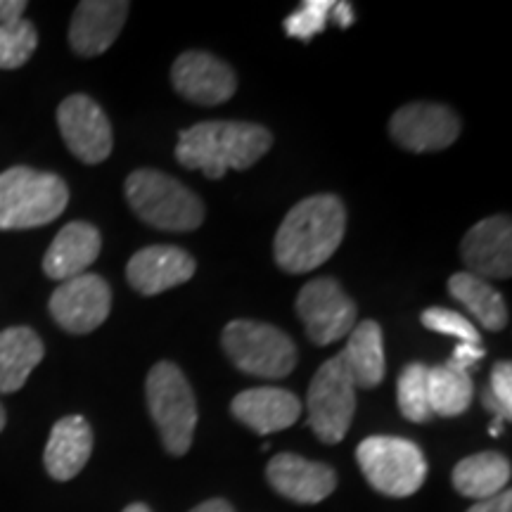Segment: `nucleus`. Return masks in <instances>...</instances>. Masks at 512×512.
I'll use <instances>...</instances> for the list:
<instances>
[{
	"instance_id": "f257e3e1",
	"label": "nucleus",
	"mask_w": 512,
	"mask_h": 512,
	"mask_svg": "<svg viewBox=\"0 0 512 512\" xmlns=\"http://www.w3.org/2000/svg\"><path fill=\"white\" fill-rule=\"evenodd\" d=\"M347 230V209L335 195H313L287 211L273 240L275 264L302 275L323 266Z\"/></svg>"
},
{
	"instance_id": "f03ea898",
	"label": "nucleus",
	"mask_w": 512,
	"mask_h": 512,
	"mask_svg": "<svg viewBox=\"0 0 512 512\" xmlns=\"http://www.w3.org/2000/svg\"><path fill=\"white\" fill-rule=\"evenodd\" d=\"M273 136L249 121H200L178 138L176 159L185 169L219 181L226 171L249 169L271 150Z\"/></svg>"
},
{
	"instance_id": "7ed1b4c3",
	"label": "nucleus",
	"mask_w": 512,
	"mask_h": 512,
	"mask_svg": "<svg viewBox=\"0 0 512 512\" xmlns=\"http://www.w3.org/2000/svg\"><path fill=\"white\" fill-rule=\"evenodd\" d=\"M69 204V188L60 176L29 166L0 174V230H27L60 219Z\"/></svg>"
},
{
	"instance_id": "20e7f679",
	"label": "nucleus",
	"mask_w": 512,
	"mask_h": 512,
	"mask_svg": "<svg viewBox=\"0 0 512 512\" xmlns=\"http://www.w3.org/2000/svg\"><path fill=\"white\" fill-rule=\"evenodd\" d=\"M126 200L138 219L157 230L188 233L204 221V204L174 176L155 169H138L126 181Z\"/></svg>"
},
{
	"instance_id": "39448f33",
	"label": "nucleus",
	"mask_w": 512,
	"mask_h": 512,
	"mask_svg": "<svg viewBox=\"0 0 512 512\" xmlns=\"http://www.w3.org/2000/svg\"><path fill=\"white\" fill-rule=\"evenodd\" d=\"M147 406L166 451L185 456L197 427V401L181 368L162 361L147 375Z\"/></svg>"
},
{
	"instance_id": "423d86ee",
	"label": "nucleus",
	"mask_w": 512,
	"mask_h": 512,
	"mask_svg": "<svg viewBox=\"0 0 512 512\" xmlns=\"http://www.w3.org/2000/svg\"><path fill=\"white\" fill-rule=\"evenodd\" d=\"M230 361L247 375L280 380L297 366V349L283 330L259 320H233L221 335Z\"/></svg>"
},
{
	"instance_id": "0eeeda50",
	"label": "nucleus",
	"mask_w": 512,
	"mask_h": 512,
	"mask_svg": "<svg viewBox=\"0 0 512 512\" xmlns=\"http://www.w3.org/2000/svg\"><path fill=\"white\" fill-rule=\"evenodd\" d=\"M356 460L373 489L384 496L406 498L425 484L427 460L413 441L401 437H368L356 448Z\"/></svg>"
},
{
	"instance_id": "6e6552de",
	"label": "nucleus",
	"mask_w": 512,
	"mask_h": 512,
	"mask_svg": "<svg viewBox=\"0 0 512 512\" xmlns=\"http://www.w3.org/2000/svg\"><path fill=\"white\" fill-rule=\"evenodd\" d=\"M309 427L325 444L347 437L356 413V384L342 354L332 356L316 370L306 396Z\"/></svg>"
},
{
	"instance_id": "1a4fd4ad",
	"label": "nucleus",
	"mask_w": 512,
	"mask_h": 512,
	"mask_svg": "<svg viewBox=\"0 0 512 512\" xmlns=\"http://www.w3.org/2000/svg\"><path fill=\"white\" fill-rule=\"evenodd\" d=\"M297 316L302 318L311 342L318 347H328L337 339L349 337V332L354 330L356 304L337 280L316 278L299 292Z\"/></svg>"
},
{
	"instance_id": "9d476101",
	"label": "nucleus",
	"mask_w": 512,
	"mask_h": 512,
	"mask_svg": "<svg viewBox=\"0 0 512 512\" xmlns=\"http://www.w3.org/2000/svg\"><path fill=\"white\" fill-rule=\"evenodd\" d=\"M110 309V285L95 273H81L72 280H64L50 297V316L72 335H88L98 330L110 316Z\"/></svg>"
},
{
	"instance_id": "9b49d317",
	"label": "nucleus",
	"mask_w": 512,
	"mask_h": 512,
	"mask_svg": "<svg viewBox=\"0 0 512 512\" xmlns=\"http://www.w3.org/2000/svg\"><path fill=\"white\" fill-rule=\"evenodd\" d=\"M57 126L69 152L83 164H100L112 155V126L102 107L88 95H69L57 107Z\"/></svg>"
},
{
	"instance_id": "f8f14e48",
	"label": "nucleus",
	"mask_w": 512,
	"mask_h": 512,
	"mask_svg": "<svg viewBox=\"0 0 512 512\" xmlns=\"http://www.w3.org/2000/svg\"><path fill=\"white\" fill-rule=\"evenodd\" d=\"M389 133L408 152L446 150L460 136V119L437 102H411L396 110Z\"/></svg>"
},
{
	"instance_id": "ddd939ff",
	"label": "nucleus",
	"mask_w": 512,
	"mask_h": 512,
	"mask_svg": "<svg viewBox=\"0 0 512 512\" xmlns=\"http://www.w3.org/2000/svg\"><path fill=\"white\" fill-rule=\"evenodd\" d=\"M171 81L178 95L195 105L214 107L230 100L238 91V76L219 57L188 50L171 67Z\"/></svg>"
},
{
	"instance_id": "4468645a",
	"label": "nucleus",
	"mask_w": 512,
	"mask_h": 512,
	"mask_svg": "<svg viewBox=\"0 0 512 512\" xmlns=\"http://www.w3.org/2000/svg\"><path fill=\"white\" fill-rule=\"evenodd\" d=\"M467 273L477 278L505 280L512 273V223L508 216H491L465 233L460 245Z\"/></svg>"
},
{
	"instance_id": "2eb2a0df",
	"label": "nucleus",
	"mask_w": 512,
	"mask_h": 512,
	"mask_svg": "<svg viewBox=\"0 0 512 512\" xmlns=\"http://www.w3.org/2000/svg\"><path fill=\"white\" fill-rule=\"evenodd\" d=\"M197 264L185 249L171 245H152L131 256L126 278L133 290L143 297H155L171 287H178L195 275Z\"/></svg>"
},
{
	"instance_id": "dca6fc26",
	"label": "nucleus",
	"mask_w": 512,
	"mask_h": 512,
	"mask_svg": "<svg viewBox=\"0 0 512 512\" xmlns=\"http://www.w3.org/2000/svg\"><path fill=\"white\" fill-rule=\"evenodd\" d=\"M268 482L280 496L294 503L313 505L325 501L335 491L337 475L325 463H313L297 453H278L268 463Z\"/></svg>"
},
{
	"instance_id": "f3484780",
	"label": "nucleus",
	"mask_w": 512,
	"mask_h": 512,
	"mask_svg": "<svg viewBox=\"0 0 512 512\" xmlns=\"http://www.w3.org/2000/svg\"><path fill=\"white\" fill-rule=\"evenodd\" d=\"M131 5L121 0H83L76 5L72 27H69V43L74 53L81 57L102 55L117 41L124 29Z\"/></svg>"
},
{
	"instance_id": "a211bd4d",
	"label": "nucleus",
	"mask_w": 512,
	"mask_h": 512,
	"mask_svg": "<svg viewBox=\"0 0 512 512\" xmlns=\"http://www.w3.org/2000/svg\"><path fill=\"white\" fill-rule=\"evenodd\" d=\"M230 411L242 425L256 434H273L292 427L302 415V401L297 394L278 387H256L238 394Z\"/></svg>"
},
{
	"instance_id": "6ab92c4d",
	"label": "nucleus",
	"mask_w": 512,
	"mask_h": 512,
	"mask_svg": "<svg viewBox=\"0 0 512 512\" xmlns=\"http://www.w3.org/2000/svg\"><path fill=\"white\" fill-rule=\"evenodd\" d=\"M100 249L102 238L98 228L83 221L67 223L43 256V271L48 278L62 280V283L72 280L86 273V268L100 256Z\"/></svg>"
},
{
	"instance_id": "aec40b11",
	"label": "nucleus",
	"mask_w": 512,
	"mask_h": 512,
	"mask_svg": "<svg viewBox=\"0 0 512 512\" xmlns=\"http://www.w3.org/2000/svg\"><path fill=\"white\" fill-rule=\"evenodd\" d=\"M91 453V425L81 415H67V418L55 422L46 453H43V463H46L50 477L57 479V482H67V479H74L86 467Z\"/></svg>"
},
{
	"instance_id": "412c9836",
	"label": "nucleus",
	"mask_w": 512,
	"mask_h": 512,
	"mask_svg": "<svg viewBox=\"0 0 512 512\" xmlns=\"http://www.w3.org/2000/svg\"><path fill=\"white\" fill-rule=\"evenodd\" d=\"M46 356L41 337L31 328L0 332V392L15 394L27 384L31 370Z\"/></svg>"
},
{
	"instance_id": "4be33fe9",
	"label": "nucleus",
	"mask_w": 512,
	"mask_h": 512,
	"mask_svg": "<svg viewBox=\"0 0 512 512\" xmlns=\"http://www.w3.org/2000/svg\"><path fill=\"white\" fill-rule=\"evenodd\" d=\"M510 460L496 451L475 453V456L460 460L453 467V486L460 496L486 501L503 494L505 484L510 482Z\"/></svg>"
},
{
	"instance_id": "5701e85b",
	"label": "nucleus",
	"mask_w": 512,
	"mask_h": 512,
	"mask_svg": "<svg viewBox=\"0 0 512 512\" xmlns=\"http://www.w3.org/2000/svg\"><path fill=\"white\" fill-rule=\"evenodd\" d=\"M342 358L356 387L375 389L384 380V339L380 325L375 320L354 325Z\"/></svg>"
},
{
	"instance_id": "b1692460",
	"label": "nucleus",
	"mask_w": 512,
	"mask_h": 512,
	"mask_svg": "<svg viewBox=\"0 0 512 512\" xmlns=\"http://www.w3.org/2000/svg\"><path fill=\"white\" fill-rule=\"evenodd\" d=\"M448 292L458 299L477 323L489 332H501L508 325V306L503 294L472 273H456L448 280Z\"/></svg>"
},
{
	"instance_id": "393cba45",
	"label": "nucleus",
	"mask_w": 512,
	"mask_h": 512,
	"mask_svg": "<svg viewBox=\"0 0 512 512\" xmlns=\"http://www.w3.org/2000/svg\"><path fill=\"white\" fill-rule=\"evenodd\" d=\"M427 394H430L432 415L456 418L470 408L475 384L467 370L444 363V366L427 368Z\"/></svg>"
},
{
	"instance_id": "a878e982",
	"label": "nucleus",
	"mask_w": 512,
	"mask_h": 512,
	"mask_svg": "<svg viewBox=\"0 0 512 512\" xmlns=\"http://www.w3.org/2000/svg\"><path fill=\"white\" fill-rule=\"evenodd\" d=\"M396 399H399L401 415L411 422H430L432 408H430V394H427V366L422 363H411L403 368L396 384Z\"/></svg>"
},
{
	"instance_id": "bb28decb",
	"label": "nucleus",
	"mask_w": 512,
	"mask_h": 512,
	"mask_svg": "<svg viewBox=\"0 0 512 512\" xmlns=\"http://www.w3.org/2000/svg\"><path fill=\"white\" fill-rule=\"evenodd\" d=\"M38 48L36 27L29 19L0 27V69H19L29 62Z\"/></svg>"
},
{
	"instance_id": "cd10ccee",
	"label": "nucleus",
	"mask_w": 512,
	"mask_h": 512,
	"mask_svg": "<svg viewBox=\"0 0 512 512\" xmlns=\"http://www.w3.org/2000/svg\"><path fill=\"white\" fill-rule=\"evenodd\" d=\"M420 320L427 330L439 332V335L458 337L460 344H475V347H482V335H479V330L463 316V313L434 306V309L422 311Z\"/></svg>"
},
{
	"instance_id": "c85d7f7f",
	"label": "nucleus",
	"mask_w": 512,
	"mask_h": 512,
	"mask_svg": "<svg viewBox=\"0 0 512 512\" xmlns=\"http://www.w3.org/2000/svg\"><path fill=\"white\" fill-rule=\"evenodd\" d=\"M332 5L335 3L330 0H306L302 8L285 19V34L299 38V41H311L328 24Z\"/></svg>"
},
{
	"instance_id": "c756f323",
	"label": "nucleus",
	"mask_w": 512,
	"mask_h": 512,
	"mask_svg": "<svg viewBox=\"0 0 512 512\" xmlns=\"http://www.w3.org/2000/svg\"><path fill=\"white\" fill-rule=\"evenodd\" d=\"M486 392H489L491 399H494L501 420H510L512 418V366H510V361L496 363L494 370H491V382H489V389H486Z\"/></svg>"
},
{
	"instance_id": "7c9ffc66",
	"label": "nucleus",
	"mask_w": 512,
	"mask_h": 512,
	"mask_svg": "<svg viewBox=\"0 0 512 512\" xmlns=\"http://www.w3.org/2000/svg\"><path fill=\"white\" fill-rule=\"evenodd\" d=\"M486 351L482 347H475V344H458L456 351H453L451 361L456 368H463V370H470L472 366H475L477 361H482Z\"/></svg>"
},
{
	"instance_id": "2f4dec72",
	"label": "nucleus",
	"mask_w": 512,
	"mask_h": 512,
	"mask_svg": "<svg viewBox=\"0 0 512 512\" xmlns=\"http://www.w3.org/2000/svg\"><path fill=\"white\" fill-rule=\"evenodd\" d=\"M467 512H512V494L505 489L503 494L486 498V501H479L477 505H472Z\"/></svg>"
},
{
	"instance_id": "473e14b6",
	"label": "nucleus",
	"mask_w": 512,
	"mask_h": 512,
	"mask_svg": "<svg viewBox=\"0 0 512 512\" xmlns=\"http://www.w3.org/2000/svg\"><path fill=\"white\" fill-rule=\"evenodd\" d=\"M24 10H27L24 0H0V27L24 19Z\"/></svg>"
},
{
	"instance_id": "72a5a7b5",
	"label": "nucleus",
	"mask_w": 512,
	"mask_h": 512,
	"mask_svg": "<svg viewBox=\"0 0 512 512\" xmlns=\"http://www.w3.org/2000/svg\"><path fill=\"white\" fill-rule=\"evenodd\" d=\"M330 17L335 19L342 29H347L349 24H354V10H351L349 3H335L330 10Z\"/></svg>"
},
{
	"instance_id": "f704fd0d",
	"label": "nucleus",
	"mask_w": 512,
	"mask_h": 512,
	"mask_svg": "<svg viewBox=\"0 0 512 512\" xmlns=\"http://www.w3.org/2000/svg\"><path fill=\"white\" fill-rule=\"evenodd\" d=\"M190 512H235V510H233V505H230L228 501H223V498H211V501L200 503Z\"/></svg>"
},
{
	"instance_id": "c9c22d12",
	"label": "nucleus",
	"mask_w": 512,
	"mask_h": 512,
	"mask_svg": "<svg viewBox=\"0 0 512 512\" xmlns=\"http://www.w3.org/2000/svg\"><path fill=\"white\" fill-rule=\"evenodd\" d=\"M124 512H152V510L147 508V505H143V503H133V505H128Z\"/></svg>"
},
{
	"instance_id": "e433bc0d",
	"label": "nucleus",
	"mask_w": 512,
	"mask_h": 512,
	"mask_svg": "<svg viewBox=\"0 0 512 512\" xmlns=\"http://www.w3.org/2000/svg\"><path fill=\"white\" fill-rule=\"evenodd\" d=\"M3 427H5V408L0 406V432H3Z\"/></svg>"
}]
</instances>
